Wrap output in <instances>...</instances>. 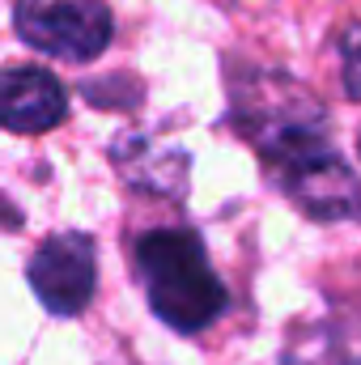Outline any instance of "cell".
Masks as SVG:
<instances>
[{"label":"cell","instance_id":"cell-8","mask_svg":"<svg viewBox=\"0 0 361 365\" xmlns=\"http://www.w3.org/2000/svg\"><path fill=\"white\" fill-rule=\"evenodd\" d=\"M340 56H345V81H349V93H353V98H361V26L345 34Z\"/></svg>","mask_w":361,"mask_h":365},{"label":"cell","instance_id":"cell-6","mask_svg":"<svg viewBox=\"0 0 361 365\" xmlns=\"http://www.w3.org/2000/svg\"><path fill=\"white\" fill-rule=\"evenodd\" d=\"M306 217L315 221H357L361 217V182L340 162V153H323L276 182Z\"/></svg>","mask_w":361,"mask_h":365},{"label":"cell","instance_id":"cell-1","mask_svg":"<svg viewBox=\"0 0 361 365\" xmlns=\"http://www.w3.org/2000/svg\"><path fill=\"white\" fill-rule=\"evenodd\" d=\"M230 115H234V128L255 145L272 182L323 153H332L323 102L285 73L251 68V73L234 77L230 81Z\"/></svg>","mask_w":361,"mask_h":365},{"label":"cell","instance_id":"cell-5","mask_svg":"<svg viewBox=\"0 0 361 365\" xmlns=\"http://www.w3.org/2000/svg\"><path fill=\"white\" fill-rule=\"evenodd\" d=\"M68 115V90L56 73L39 64L0 68V128L17 136H39Z\"/></svg>","mask_w":361,"mask_h":365},{"label":"cell","instance_id":"cell-7","mask_svg":"<svg viewBox=\"0 0 361 365\" xmlns=\"http://www.w3.org/2000/svg\"><path fill=\"white\" fill-rule=\"evenodd\" d=\"M285 365H361V349H353L349 336L327 323V327L302 331V340L289 349Z\"/></svg>","mask_w":361,"mask_h":365},{"label":"cell","instance_id":"cell-4","mask_svg":"<svg viewBox=\"0 0 361 365\" xmlns=\"http://www.w3.org/2000/svg\"><path fill=\"white\" fill-rule=\"evenodd\" d=\"M30 289L34 297L56 314V319H77L93 302V284H98V251H93L90 234H56L47 242H39V251L30 255Z\"/></svg>","mask_w":361,"mask_h":365},{"label":"cell","instance_id":"cell-2","mask_svg":"<svg viewBox=\"0 0 361 365\" xmlns=\"http://www.w3.org/2000/svg\"><path fill=\"white\" fill-rule=\"evenodd\" d=\"M132 264H136V276L145 284L153 314L183 336L213 327L230 306V293H225L221 276L213 272L208 251L195 230L171 225V230L141 234Z\"/></svg>","mask_w":361,"mask_h":365},{"label":"cell","instance_id":"cell-3","mask_svg":"<svg viewBox=\"0 0 361 365\" xmlns=\"http://www.w3.org/2000/svg\"><path fill=\"white\" fill-rule=\"evenodd\" d=\"M13 30L43 56L86 64L106 51L115 21L102 0H17Z\"/></svg>","mask_w":361,"mask_h":365}]
</instances>
